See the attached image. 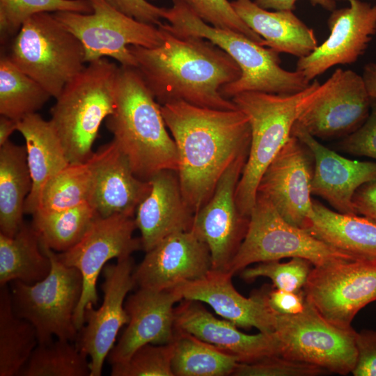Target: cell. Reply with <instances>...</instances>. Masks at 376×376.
Instances as JSON below:
<instances>
[{
  "label": "cell",
  "mask_w": 376,
  "mask_h": 376,
  "mask_svg": "<svg viewBox=\"0 0 376 376\" xmlns=\"http://www.w3.org/2000/svg\"><path fill=\"white\" fill-rule=\"evenodd\" d=\"M160 108L176 145L182 196L196 213L210 198L231 163L249 152L248 117L238 108L214 109L183 101L171 102Z\"/></svg>",
  "instance_id": "1"
},
{
  "label": "cell",
  "mask_w": 376,
  "mask_h": 376,
  "mask_svg": "<svg viewBox=\"0 0 376 376\" xmlns=\"http://www.w3.org/2000/svg\"><path fill=\"white\" fill-rule=\"evenodd\" d=\"M162 44L154 48L130 45L136 67L157 102L174 101L221 110L237 109L221 88L237 80L242 72L237 63L210 40L182 35L157 26Z\"/></svg>",
  "instance_id": "2"
},
{
  "label": "cell",
  "mask_w": 376,
  "mask_h": 376,
  "mask_svg": "<svg viewBox=\"0 0 376 376\" xmlns=\"http://www.w3.org/2000/svg\"><path fill=\"white\" fill-rule=\"evenodd\" d=\"M106 126L140 179L148 181L164 170L178 172L176 145L167 130L160 104L134 67H118L115 108L106 118Z\"/></svg>",
  "instance_id": "3"
},
{
  "label": "cell",
  "mask_w": 376,
  "mask_h": 376,
  "mask_svg": "<svg viewBox=\"0 0 376 376\" xmlns=\"http://www.w3.org/2000/svg\"><path fill=\"white\" fill-rule=\"evenodd\" d=\"M163 18L169 30L182 35L207 39L225 51L239 65L240 77L221 88L226 98L244 91L291 95L309 85L299 72L288 71L280 65L278 52L252 40L242 33L210 25L196 15L182 0H173L164 8Z\"/></svg>",
  "instance_id": "4"
},
{
  "label": "cell",
  "mask_w": 376,
  "mask_h": 376,
  "mask_svg": "<svg viewBox=\"0 0 376 376\" xmlns=\"http://www.w3.org/2000/svg\"><path fill=\"white\" fill-rule=\"evenodd\" d=\"M118 67L107 58L88 63L55 98L49 120L70 164L85 162L93 155L100 127L114 111Z\"/></svg>",
  "instance_id": "5"
},
{
  "label": "cell",
  "mask_w": 376,
  "mask_h": 376,
  "mask_svg": "<svg viewBox=\"0 0 376 376\" xmlns=\"http://www.w3.org/2000/svg\"><path fill=\"white\" fill-rule=\"evenodd\" d=\"M320 85L315 80L291 95L244 91L232 97L251 127L249 154L235 191L237 205L244 215L250 217L263 172L290 138L304 103Z\"/></svg>",
  "instance_id": "6"
},
{
  "label": "cell",
  "mask_w": 376,
  "mask_h": 376,
  "mask_svg": "<svg viewBox=\"0 0 376 376\" xmlns=\"http://www.w3.org/2000/svg\"><path fill=\"white\" fill-rule=\"evenodd\" d=\"M8 56L54 98L86 66L82 43L53 13L28 18L15 36Z\"/></svg>",
  "instance_id": "7"
},
{
  "label": "cell",
  "mask_w": 376,
  "mask_h": 376,
  "mask_svg": "<svg viewBox=\"0 0 376 376\" xmlns=\"http://www.w3.org/2000/svg\"><path fill=\"white\" fill-rule=\"evenodd\" d=\"M41 247L51 260L50 272L32 284L10 282L13 311L34 326L38 344L51 342L53 336L73 342L78 335L73 318L83 290L81 274L63 264L55 251Z\"/></svg>",
  "instance_id": "8"
},
{
  "label": "cell",
  "mask_w": 376,
  "mask_h": 376,
  "mask_svg": "<svg viewBox=\"0 0 376 376\" xmlns=\"http://www.w3.org/2000/svg\"><path fill=\"white\" fill-rule=\"evenodd\" d=\"M295 257L313 267L358 259L290 224L257 194L246 236L226 272L234 275L253 263Z\"/></svg>",
  "instance_id": "9"
},
{
  "label": "cell",
  "mask_w": 376,
  "mask_h": 376,
  "mask_svg": "<svg viewBox=\"0 0 376 376\" xmlns=\"http://www.w3.org/2000/svg\"><path fill=\"white\" fill-rule=\"evenodd\" d=\"M91 13H53L55 17L82 43L85 61L111 57L120 65L136 67L130 45L154 48L163 41L162 30L118 11L105 0H88Z\"/></svg>",
  "instance_id": "10"
},
{
  "label": "cell",
  "mask_w": 376,
  "mask_h": 376,
  "mask_svg": "<svg viewBox=\"0 0 376 376\" xmlns=\"http://www.w3.org/2000/svg\"><path fill=\"white\" fill-rule=\"evenodd\" d=\"M274 333L279 342V355L317 366L328 373H352L357 361V331L331 323L306 299L302 312L277 315Z\"/></svg>",
  "instance_id": "11"
},
{
  "label": "cell",
  "mask_w": 376,
  "mask_h": 376,
  "mask_svg": "<svg viewBox=\"0 0 376 376\" xmlns=\"http://www.w3.org/2000/svg\"><path fill=\"white\" fill-rule=\"evenodd\" d=\"M306 299L329 322L350 329L358 312L376 301V260H343L313 267Z\"/></svg>",
  "instance_id": "12"
},
{
  "label": "cell",
  "mask_w": 376,
  "mask_h": 376,
  "mask_svg": "<svg viewBox=\"0 0 376 376\" xmlns=\"http://www.w3.org/2000/svg\"><path fill=\"white\" fill-rule=\"evenodd\" d=\"M136 228L134 217L98 216L76 245L65 252H55L63 264L77 268L82 276V294L73 318L78 331L84 324L86 306L89 303L97 304V280L107 263L112 258L131 256L134 252L142 249L141 238L133 235Z\"/></svg>",
  "instance_id": "13"
},
{
  "label": "cell",
  "mask_w": 376,
  "mask_h": 376,
  "mask_svg": "<svg viewBox=\"0 0 376 376\" xmlns=\"http://www.w3.org/2000/svg\"><path fill=\"white\" fill-rule=\"evenodd\" d=\"M371 102L362 76L338 68L308 98L294 125L315 138L347 136L367 119Z\"/></svg>",
  "instance_id": "14"
},
{
  "label": "cell",
  "mask_w": 376,
  "mask_h": 376,
  "mask_svg": "<svg viewBox=\"0 0 376 376\" xmlns=\"http://www.w3.org/2000/svg\"><path fill=\"white\" fill-rule=\"evenodd\" d=\"M134 262L132 256L107 264L102 269L104 281L102 305L95 310L88 304L84 324L79 330L76 345L90 358V376H100L103 364L114 346L119 330L130 320L125 308L127 295L135 287Z\"/></svg>",
  "instance_id": "15"
},
{
  "label": "cell",
  "mask_w": 376,
  "mask_h": 376,
  "mask_svg": "<svg viewBox=\"0 0 376 376\" xmlns=\"http://www.w3.org/2000/svg\"><path fill=\"white\" fill-rule=\"evenodd\" d=\"M248 154H242L231 163L210 198L194 215L191 230L207 245L212 269L227 271L248 230L250 217L240 211L235 200Z\"/></svg>",
  "instance_id": "16"
},
{
  "label": "cell",
  "mask_w": 376,
  "mask_h": 376,
  "mask_svg": "<svg viewBox=\"0 0 376 376\" xmlns=\"http://www.w3.org/2000/svg\"><path fill=\"white\" fill-rule=\"evenodd\" d=\"M313 169L311 152L291 135L263 172L257 194L266 198L286 221L304 228L313 213Z\"/></svg>",
  "instance_id": "17"
},
{
  "label": "cell",
  "mask_w": 376,
  "mask_h": 376,
  "mask_svg": "<svg viewBox=\"0 0 376 376\" xmlns=\"http://www.w3.org/2000/svg\"><path fill=\"white\" fill-rule=\"evenodd\" d=\"M349 1V7L331 11L327 20L328 38L310 54L299 58L296 70L308 81L333 66L357 61L376 33V5Z\"/></svg>",
  "instance_id": "18"
},
{
  "label": "cell",
  "mask_w": 376,
  "mask_h": 376,
  "mask_svg": "<svg viewBox=\"0 0 376 376\" xmlns=\"http://www.w3.org/2000/svg\"><path fill=\"white\" fill-rule=\"evenodd\" d=\"M183 299L176 286L155 290L139 288L127 297L125 308L130 320L107 356L111 364L126 362L140 347L167 344L175 336V304Z\"/></svg>",
  "instance_id": "19"
},
{
  "label": "cell",
  "mask_w": 376,
  "mask_h": 376,
  "mask_svg": "<svg viewBox=\"0 0 376 376\" xmlns=\"http://www.w3.org/2000/svg\"><path fill=\"white\" fill-rule=\"evenodd\" d=\"M146 253L133 272L139 288H175L203 277L212 269L207 245L191 230L170 235Z\"/></svg>",
  "instance_id": "20"
},
{
  "label": "cell",
  "mask_w": 376,
  "mask_h": 376,
  "mask_svg": "<svg viewBox=\"0 0 376 376\" xmlns=\"http://www.w3.org/2000/svg\"><path fill=\"white\" fill-rule=\"evenodd\" d=\"M233 276L226 271L211 269L203 277L177 287L183 299L208 304L217 314L237 327H255L260 332L274 333L278 314L267 303L268 286L245 297L235 288Z\"/></svg>",
  "instance_id": "21"
},
{
  "label": "cell",
  "mask_w": 376,
  "mask_h": 376,
  "mask_svg": "<svg viewBox=\"0 0 376 376\" xmlns=\"http://www.w3.org/2000/svg\"><path fill=\"white\" fill-rule=\"evenodd\" d=\"M291 135L306 145L313 155L311 194L324 199L340 213L357 214L353 197L361 185L376 178V162L344 157L295 125Z\"/></svg>",
  "instance_id": "22"
},
{
  "label": "cell",
  "mask_w": 376,
  "mask_h": 376,
  "mask_svg": "<svg viewBox=\"0 0 376 376\" xmlns=\"http://www.w3.org/2000/svg\"><path fill=\"white\" fill-rule=\"evenodd\" d=\"M88 203L100 217L115 214L134 217L150 184L138 178L127 158L112 141L94 152Z\"/></svg>",
  "instance_id": "23"
},
{
  "label": "cell",
  "mask_w": 376,
  "mask_h": 376,
  "mask_svg": "<svg viewBox=\"0 0 376 376\" xmlns=\"http://www.w3.org/2000/svg\"><path fill=\"white\" fill-rule=\"evenodd\" d=\"M175 329L187 332L236 357L240 363L279 354L275 333L246 334L227 320L214 317L198 301L182 299L175 307Z\"/></svg>",
  "instance_id": "24"
},
{
  "label": "cell",
  "mask_w": 376,
  "mask_h": 376,
  "mask_svg": "<svg viewBox=\"0 0 376 376\" xmlns=\"http://www.w3.org/2000/svg\"><path fill=\"white\" fill-rule=\"evenodd\" d=\"M149 182L150 190L134 215L145 252L170 235L190 230L195 215L182 196L177 171H159Z\"/></svg>",
  "instance_id": "25"
},
{
  "label": "cell",
  "mask_w": 376,
  "mask_h": 376,
  "mask_svg": "<svg viewBox=\"0 0 376 376\" xmlns=\"http://www.w3.org/2000/svg\"><path fill=\"white\" fill-rule=\"evenodd\" d=\"M231 4L244 23L264 40L263 46L299 58L318 46L313 30L292 10L269 11L251 0H235Z\"/></svg>",
  "instance_id": "26"
},
{
  "label": "cell",
  "mask_w": 376,
  "mask_h": 376,
  "mask_svg": "<svg viewBox=\"0 0 376 376\" xmlns=\"http://www.w3.org/2000/svg\"><path fill=\"white\" fill-rule=\"evenodd\" d=\"M17 131L25 140L32 188L24 212L33 214L38 209L41 191L47 182L69 164L61 141L50 120L37 113L17 121Z\"/></svg>",
  "instance_id": "27"
},
{
  "label": "cell",
  "mask_w": 376,
  "mask_h": 376,
  "mask_svg": "<svg viewBox=\"0 0 376 376\" xmlns=\"http://www.w3.org/2000/svg\"><path fill=\"white\" fill-rule=\"evenodd\" d=\"M304 229L357 258L376 260V222L367 217L340 213L313 200V213Z\"/></svg>",
  "instance_id": "28"
},
{
  "label": "cell",
  "mask_w": 376,
  "mask_h": 376,
  "mask_svg": "<svg viewBox=\"0 0 376 376\" xmlns=\"http://www.w3.org/2000/svg\"><path fill=\"white\" fill-rule=\"evenodd\" d=\"M31 188L26 147L9 140L0 146V233L13 237L20 229Z\"/></svg>",
  "instance_id": "29"
},
{
  "label": "cell",
  "mask_w": 376,
  "mask_h": 376,
  "mask_svg": "<svg viewBox=\"0 0 376 376\" xmlns=\"http://www.w3.org/2000/svg\"><path fill=\"white\" fill-rule=\"evenodd\" d=\"M52 263L32 224L25 222L13 237L0 233V286L13 281L35 283L50 272Z\"/></svg>",
  "instance_id": "30"
},
{
  "label": "cell",
  "mask_w": 376,
  "mask_h": 376,
  "mask_svg": "<svg viewBox=\"0 0 376 376\" xmlns=\"http://www.w3.org/2000/svg\"><path fill=\"white\" fill-rule=\"evenodd\" d=\"M38 344L36 330L13 309L8 285L0 290V376L19 375Z\"/></svg>",
  "instance_id": "31"
},
{
  "label": "cell",
  "mask_w": 376,
  "mask_h": 376,
  "mask_svg": "<svg viewBox=\"0 0 376 376\" xmlns=\"http://www.w3.org/2000/svg\"><path fill=\"white\" fill-rule=\"evenodd\" d=\"M174 376L232 375L238 359L187 332L175 329Z\"/></svg>",
  "instance_id": "32"
},
{
  "label": "cell",
  "mask_w": 376,
  "mask_h": 376,
  "mask_svg": "<svg viewBox=\"0 0 376 376\" xmlns=\"http://www.w3.org/2000/svg\"><path fill=\"white\" fill-rule=\"evenodd\" d=\"M32 216L41 244L58 253L76 245L98 217L88 203L59 211H37Z\"/></svg>",
  "instance_id": "33"
},
{
  "label": "cell",
  "mask_w": 376,
  "mask_h": 376,
  "mask_svg": "<svg viewBox=\"0 0 376 376\" xmlns=\"http://www.w3.org/2000/svg\"><path fill=\"white\" fill-rule=\"evenodd\" d=\"M37 81L21 71L8 55L0 58V114L19 120L36 113L51 97Z\"/></svg>",
  "instance_id": "34"
},
{
  "label": "cell",
  "mask_w": 376,
  "mask_h": 376,
  "mask_svg": "<svg viewBox=\"0 0 376 376\" xmlns=\"http://www.w3.org/2000/svg\"><path fill=\"white\" fill-rule=\"evenodd\" d=\"M91 178V159L69 164L45 185L36 212L63 210L88 203Z\"/></svg>",
  "instance_id": "35"
},
{
  "label": "cell",
  "mask_w": 376,
  "mask_h": 376,
  "mask_svg": "<svg viewBox=\"0 0 376 376\" xmlns=\"http://www.w3.org/2000/svg\"><path fill=\"white\" fill-rule=\"evenodd\" d=\"M88 356L69 340L38 344L20 376H90Z\"/></svg>",
  "instance_id": "36"
},
{
  "label": "cell",
  "mask_w": 376,
  "mask_h": 376,
  "mask_svg": "<svg viewBox=\"0 0 376 376\" xmlns=\"http://www.w3.org/2000/svg\"><path fill=\"white\" fill-rule=\"evenodd\" d=\"M59 11L88 14L93 10L88 0H0L1 42L15 37L30 17Z\"/></svg>",
  "instance_id": "37"
},
{
  "label": "cell",
  "mask_w": 376,
  "mask_h": 376,
  "mask_svg": "<svg viewBox=\"0 0 376 376\" xmlns=\"http://www.w3.org/2000/svg\"><path fill=\"white\" fill-rule=\"evenodd\" d=\"M312 266L308 260L295 257L287 263L279 260L258 263L252 267H246L240 273L242 279L247 282L258 277H267L272 280L276 288L298 292L303 290Z\"/></svg>",
  "instance_id": "38"
},
{
  "label": "cell",
  "mask_w": 376,
  "mask_h": 376,
  "mask_svg": "<svg viewBox=\"0 0 376 376\" xmlns=\"http://www.w3.org/2000/svg\"><path fill=\"white\" fill-rule=\"evenodd\" d=\"M173 342L148 343L138 348L125 363L111 365L112 376H174Z\"/></svg>",
  "instance_id": "39"
},
{
  "label": "cell",
  "mask_w": 376,
  "mask_h": 376,
  "mask_svg": "<svg viewBox=\"0 0 376 376\" xmlns=\"http://www.w3.org/2000/svg\"><path fill=\"white\" fill-rule=\"evenodd\" d=\"M200 18L210 25L239 32L263 45L264 40L251 30L228 0H182Z\"/></svg>",
  "instance_id": "40"
},
{
  "label": "cell",
  "mask_w": 376,
  "mask_h": 376,
  "mask_svg": "<svg viewBox=\"0 0 376 376\" xmlns=\"http://www.w3.org/2000/svg\"><path fill=\"white\" fill-rule=\"evenodd\" d=\"M328 372L317 366L269 355L249 363H238L234 376H318Z\"/></svg>",
  "instance_id": "41"
},
{
  "label": "cell",
  "mask_w": 376,
  "mask_h": 376,
  "mask_svg": "<svg viewBox=\"0 0 376 376\" xmlns=\"http://www.w3.org/2000/svg\"><path fill=\"white\" fill-rule=\"evenodd\" d=\"M340 146L347 153L376 159V100L372 99L370 111L365 122L345 136Z\"/></svg>",
  "instance_id": "42"
},
{
  "label": "cell",
  "mask_w": 376,
  "mask_h": 376,
  "mask_svg": "<svg viewBox=\"0 0 376 376\" xmlns=\"http://www.w3.org/2000/svg\"><path fill=\"white\" fill-rule=\"evenodd\" d=\"M357 361L354 376H376V331L363 329L356 333Z\"/></svg>",
  "instance_id": "43"
},
{
  "label": "cell",
  "mask_w": 376,
  "mask_h": 376,
  "mask_svg": "<svg viewBox=\"0 0 376 376\" xmlns=\"http://www.w3.org/2000/svg\"><path fill=\"white\" fill-rule=\"evenodd\" d=\"M118 11L135 19L152 25H159L164 8L156 6L148 0H105Z\"/></svg>",
  "instance_id": "44"
},
{
  "label": "cell",
  "mask_w": 376,
  "mask_h": 376,
  "mask_svg": "<svg viewBox=\"0 0 376 376\" xmlns=\"http://www.w3.org/2000/svg\"><path fill=\"white\" fill-rule=\"evenodd\" d=\"M267 301L269 307L277 314L295 315L303 311L306 297L303 290L298 292L288 291L268 287Z\"/></svg>",
  "instance_id": "45"
},
{
  "label": "cell",
  "mask_w": 376,
  "mask_h": 376,
  "mask_svg": "<svg viewBox=\"0 0 376 376\" xmlns=\"http://www.w3.org/2000/svg\"><path fill=\"white\" fill-rule=\"evenodd\" d=\"M353 203L357 214L376 222V178L363 184L357 190Z\"/></svg>",
  "instance_id": "46"
},
{
  "label": "cell",
  "mask_w": 376,
  "mask_h": 376,
  "mask_svg": "<svg viewBox=\"0 0 376 376\" xmlns=\"http://www.w3.org/2000/svg\"><path fill=\"white\" fill-rule=\"evenodd\" d=\"M298 0H255L254 3L263 9L275 10H293ZM313 6H320L323 8L332 11L336 9L335 0H308Z\"/></svg>",
  "instance_id": "47"
},
{
  "label": "cell",
  "mask_w": 376,
  "mask_h": 376,
  "mask_svg": "<svg viewBox=\"0 0 376 376\" xmlns=\"http://www.w3.org/2000/svg\"><path fill=\"white\" fill-rule=\"evenodd\" d=\"M361 76L369 96L376 100V62L367 63Z\"/></svg>",
  "instance_id": "48"
},
{
  "label": "cell",
  "mask_w": 376,
  "mask_h": 376,
  "mask_svg": "<svg viewBox=\"0 0 376 376\" xmlns=\"http://www.w3.org/2000/svg\"><path fill=\"white\" fill-rule=\"evenodd\" d=\"M17 121L7 116H0V146L9 141L13 132L17 131Z\"/></svg>",
  "instance_id": "49"
},
{
  "label": "cell",
  "mask_w": 376,
  "mask_h": 376,
  "mask_svg": "<svg viewBox=\"0 0 376 376\" xmlns=\"http://www.w3.org/2000/svg\"><path fill=\"white\" fill-rule=\"evenodd\" d=\"M150 1H155V0H150Z\"/></svg>",
  "instance_id": "50"
}]
</instances>
